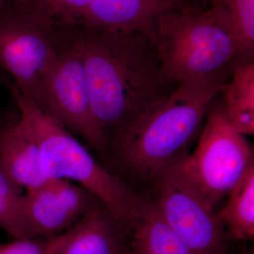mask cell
I'll return each mask as SVG.
<instances>
[{
    "label": "cell",
    "instance_id": "cell-1",
    "mask_svg": "<svg viewBox=\"0 0 254 254\" xmlns=\"http://www.w3.org/2000/svg\"><path fill=\"white\" fill-rule=\"evenodd\" d=\"M81 41L92 112L108 138L178 86L141 33L83 28Z\"/></svg>",
    "mask_w": 254,
    "mask_h": 254
},
{
    "label": "cell",
    "instance_id": "cell-2",
    "mask_svg": "<svg viewBox=\"0 0 254 254\" xmlns=\"http://www.w3.org/2000/svg\"><path fill=\"white\" fill-rule=\"evenodd\" d=\"M231 73L230 68L182 82L173 93L110 135L109 153L132 177L153 182L187 157V147Z\"/></svg>",
    "mask_w": 254,
    "mask_h": 254
},
{
    "label": "cell",
    "instance_id": "cell-3",
    "mask_svg": "<svg viewBox=\"0 0 254 254\" xmlns=\"http://www.w3.org/2000/svg\"><path fill=\"white\" fill-rule=\"evenodd\" d=\"M154 44L164 71L175 84L232 68L238 41L213 4L180 0L155 25Z\"/></svg>",
    "mask_w": 254,
    "mask_h": 254
},
{
    "label": "cell",
    "instance_id": "cell-4",
    "mask_svg": "<svg viewBox=\"0 0 254 254\" xmlns=\"http://www.w3.org/2000/svg\"><path fill=\"white\" fill-rule=\"evenodd\" d=\"M20 120L34 137L42 170L48 180H72L95 195L125 227L134 220L145 202L118 177L100 165L67 129L46 115L34 100L9 85Z\"/></svg>",
    "mask_w": 254,
    "mask_h": 254
},
{
    "label": "cell",
    "instance_id": "cell-5",
    "mask_svg": "<svg viewBox=\"0 0 254 254\" xmlns=\"http://www.w3.org/2000/svg\"><path fill=\"white\" fill-rule=\"evenodd\" d=\"M206 116L196 149L179 164L214 208L254 164V153L245 135L227 120L223 100H214Z\"/></svg>",
    "mask_w": 254,
    "mask_h": 254
},
{
    "label": "cell",
    "instance_id": "cell-6",
    "mask_svg": "<svg viewBox=\"0 0 254 254\" xmlns=\"http://www.w3.org/2000/svg\"><path fill=\"white\" fill-rule=\"evenodd\" d=\"M81 30L62 50L33 100L46 115L104 156L109 153V142L92 112L82 58Z\"/></svg>",
    "mask_w": 254,
    "mask_h": 254
},
{
    "label": "cell",
    "instance_id": "cell-7",
    "mask_svg": "<svg viewBox=\"0 0 254 254\" xmlns=\"http://www.w3.org/2000/svg\"><path fill=\"white\" fill-rule=\"evenodd\" d=\"M74 31L55 27L15 12L0 11V64L14 78V86L35 100L43 80Z\"/></svg>",
    "mask_w": 254,
    "mask_h": 254
},
{
    "label": "cell",
    "instance_id": "cell-8",
    "mask_svg": "<svg viewBox=\"0 0 254 254\" xmlns=\"http://www.w3.org/2000/svg\"><path fill=\"white\" fill-rule=\"evenodd\" d=\"M154 205L191 254H222L225 226L177 163L153 180Z\"/></svg>",
    "mask_w": 254,
    "mask_h": 254
},
{
    "label": "cell",
    "instance_id": "cell-9",
    "mask_svg": "<svg viewBox=\"0 0 254 254\" xmlns=\"http://www.w3.org/2000/svg\"><path fill=\"white\" fill-rule=\"evenodd\" d=\"M102 205L81 185H73L67 180H49L24 194L28 238L64 233Z\"/></svg>",
    "mask_w": 254,
    "mask_h": 254
},
{
    "label": "cell",
    "instance_id": "cell-10",
    "mask_svg": "<svg viewBox=\"0 0 254 254\" xmlns=\"http://www.w3.org/2000/svg\"><path fill=\"white\" fill-rule=\"evenodd\" d=\"M180 0H89L83 28L136 32L154 43L159 16Z\"/></svg>",
    "mask_w": 254,
    "mask_h": 254
},
{
    "label": "cell",
    "instance_id": "cell-11",
    "mask_svg": "<svg viewBox=\"0 0 254 254\" xmlns=\"http://www.w3.org/2000/svg\"><path fill=\"white\" fill-rule=\"evenodd\" d=\"M55 254H129L128 229L102 205L73 226Z\"/></svg>",
    "mask_w": 254,
    "mask_h": 254
},
{
    "label": "cell",
    "instance_id": "cell-12",
    "mask_svg": "<svg viewBox=\"0 0 254 254\" xmlns=\"http://www.w3.org/2000/svg\"><path fill=\"white\" fill-rule=\"evenodd\" d=\"M0 167L27 190L49 180L42 170L38 143L20 119L0 129Z\"/></svg>",
    "mask_w": 254,
    "mask_h": 254
},
{
    "label": "cell",
    "instance_id": "cell-13",
    "mask_svg": "<svg viewBox=\"0 0 254 254\" xmlns=\"http://www.w3.org/2000/svg\"><path fill=\"white\" fill-rule=\"evenodd\" d=\"M128 232L129 254H191L153 203L145 202Z\"/></svg>",
    "mask_w": 254,
    "mask_h": 254
},
{
    "label": "cell",
    "instance_id": "cell-14",
    "mask_svg": "<svg viewBox=\"0 0 254 254\" xmlns=\"http://www.w3.org/2000/svg\"><path fill=\"white\" fill-rule=\"evenodd\" d=\"M227 120L244 135L254 133V59L237 58L221 92Z\"/></svg>",
    "mask_w": 254,
    "mask_h": 254
},
{
    "label": "cell",
    "instance_id": "cell-15",
    "mask_svg": "<svg viewBox=\"0 0 254 254\" xmlns=\"http://www.w3.org/2000/svg\"><path fill=\"white\" fill-rule=\"evenodd\" d=\"M226 204L218 213L233 240L254 237V164L227 193Z\"/></svg>",
    "mask_w": 254,
    "mask_h": 254
},
{
    "label": "cell",
    "instance_id": "cell-16",
    "mask_svg": "<svg viewBox=\"0 0 254 254\" xmlns=\"http://www.w3.org/2000/svg\"><path fill=\"white\" fill-rule=\"evenodd\" d=\"M11 11L66 31L84 26L89 0H10Z\"/></svg>",
    "mask_w": 254,
    "mask_h": 254
},
{
    "label": "cell",
    "instance_id": "cell-17",
    "mask_svg": "<svg viewBox=\"0 0 254 254\" xmlns=\"http://www.w3.org/2000/svg\"><path fill=\"white\" fill-rule=\"evenodd\" d=\"M210 4L221 13L236 36L237 58L254 59V0H213Z\"/></svg>",
    "mask_w": 254,
    "mask_h": 254
},
{
    "label": "cell",
    "instance_id": "cell-18",
    "mask_svg": "<svg viewBox=\"0 0 254 254\" xmlns=\"http://www.w3.org/2000/svg\"><path fill=\"white\" fill-rule=\"evenodd\" d=\"M21 188L0 167V228L15 240L28 238Z\"/></svg>",
    "mask_w": 254,
    "mask_h": 254
},
{
    "label": "cell",
    "instance_id": "cell-19",
    "mask_svg": "<svg viewBox=\"0 0 254 254\" xmlns=\"http://www.w3.org/2000/svg\"><path fill=\"white\" fill-rule=\"evenodd\" d=\"M73 227L64 233L44 240L19 239L0 245V254H55L67 241Z\"/></svg>",
    "mask_w": 254,
    "mask_h": 254
},
{
    "label": "cell",
    "instance_id": "cell-20",
    "mask_svg": "<svg viewBox=\"0 0 254 254\" xmlns=\"http://www.w3.org/2000/svg\"><path fill=\"white\" fill-rule=\"evenodd\" d=\"M190 1H197V2L207 3L210 4L213 0H190Z\"/></svg>",
    "mask_w": 254,
    "mask_h": 254
},
{
    "label": "cell",
    "instance_id": "cell-21",
    "mask_svg": "<svg viewBox=\"0 0 254 254\" xmlns=\"http://www.w3.org/2000/svg\"><path fill=\"white\" fill-rule=\"evenodd\" d=\"M4 0H0V11L2 9L3 6H4Z\"/></svg>",
    "mask_w": 254,
    "mask_h": 254
},
{
    "label": "cell",
    "instance_id": "cell-22",
    "mask_svg": "<svg viewBox=\"0 0 254 254\" xmlns=\"http://www.w3.org/2000/svg\"><path fill=\"white\" fill-rule=\"evenodd\" d=\"M254 254L253 253H250V254Z\"/></svg>",
    "mask_w": 254,
    "mask_h": 254
}]
</instances>
